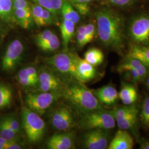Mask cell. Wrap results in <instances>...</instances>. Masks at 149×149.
<instances>
[{"label": "cell", "mask_w": 149, "mask_h": 149, "mask_svg": "<svg viewBox=\"0 0 149 149\" xmlns=\"http://www.w3.org/2000/svg\"><path fill=\"white\" fill-rule=\"evenodd\" d=\"M97 32L102 42L117 51L122 49L124 42L123 23L120 17L108 10L96 13Z\"/></svg>", "instance_id": "1"}, {"label": "cell", "mask_w": 149, "mask_h": 149, "mask_svg": "<svg viewBox=\"0 0 149 149\" xmlns=\"http://www.w3.org/2000/svg\"><path fill=\"white\" fill-rule=\"evenodd\" d=\"M62 96L83 114L102 109L101 104L93 92L82 82H73L64 86Z\"/></svg>", "instance_id": "2"}, {"label": "cell", "mask_w": 149, "mask_h": 149, "mask_svg": "<svg viewBox=\"0 0 149 149\" xmlns=\"http://www.w3.org/2000/svg\"><path fill=\"white\" fill-rule=\"evenodd\" d=\"M22 126L24 130L28 140L31 143H37L43 138L45 124L37 113L27 107L22 109Z\"/></svg>", "instance_id": "3"}, {"label": "cell", "mask_w": 149, "mask_h": 149, "mask_svg": "<svg viewBox=\"0 0 149 149\" xmlns=\"http://www.w3.org/2000/svg\"><path fill=\"white\" fill-rule=\"evenodd\" d=\"M116 121L111 112L102 109L83 114L80 120V125L84 129H100L109 130L115 127Z\"/></svg>", "instance_id": "4"}, {"label": "cell", "mask_w": 149, "mask_h": 149, "mask_svg": "<svg viewBox=\"0 0 149 149\" xmlns=\"http://www.w3.org/2000/svg\"><path fill=\"white\" fill-rule=\"evenodd\" d=\"M60 97H62V92L28 93L26 97L25 102L28 108L40 116L44 114Z\"/></svg>", "instance_id": "5"}, {"label": "cell", "mask_w": 149, "mask_h": 149, "mask_svg": "<svg viewBox=\"0 0 149 149\" xmlns=\"http://www.w3.org/2000/svg\"><path fill=\"white\" fill-rule=\"evenodd\" d=\"M79 56L74 54L65 52L55 54L45 59L46 63L63 74L76 78V66Z\"/></svg>", "instance_id": "6"}, {"label": "cell", "mask_w": 149, "mask_h": 149, "mask_svg": "<svg viewBox=\"0 0 149 149\" xmlns=\"http://www.w3.org/2000/svg\"><path fill=\"white\" fill-rule=\"evenodd\" d=\"M24 46L21 40L15 39L9 44L1 62L2 70L11 73L16 69L23 58Z\"/></svg>", "instance_id": "7"}, {"label": "cell", "mask_w": 149, "mask_h": 149, "mask_svg": "<svg viewBox=\"0 0 149 149\" xmlns=\"http://www.w3.org/2000/svg\"><path fill=\"white\" fill-rule=\"evenodd\" d=\"M49 118L52 127L61 132L69 130L75 124L73 111L67 105H61L54 108L50 113Z\"/></svg>", "instance_id": "8"}, {"label": "cell", "mask_w": 149, "mask_h": 149, "mask_svg": "<svg viewBox=\"0 0 149 149\" xmlns=\"http://www.w3.org/2000/svg\"><path fill=\"white\" fill-rule=\"evenodd\" d=\"M106 130L100 129L89 130L82 139L84 147L88 149H106L109 139Z\"/></svg>", "instance_id": "9"}, {"label": "cell", "mask_w": 149, "mask_h": 149, "mask_svg": "<svg viewBox=\"0 0 149 149\" xmlns=\"http://www.w3.org/2000/svg\"><path fill=\"white\" fill-rule=\"evenodd\" d=\"M130 34L134 41L146 43L149 40V16H139L132 22L130 27Z\"/></svg>", "instance_id": "10"}, {"label": "cell", "mask_w": 149, "mask_h": 149, "mask_svg": "<svg viewBox=\"0 0 149 149\" xmlns=\"http://www.w3.org/2000/svg\"><path fill=\"white\" fill-rule=\"evenodd\" d=\"M38 85L40 92H62L65 86L52 72L45 69L39 72Z\"/></svg>", "instance_id": "11"}, {"label": "cell", "mask_w": 149, "mask_h": 149, "mask_svg": "<svg viewBox=\"0 0 149 149\" xmlns=\"http://www.w3.org/2000/svg\"><path fill=\"white\" fill-rule=\"evenodd\" d=\"M74 137L72 133L55 134L52 135L47 142L49 149H71L74 147Z\"/></svg>", "instance_id": "12"}, {"label": "cell", "mask_w": 149, "mask_h": 149, "mask_svg": "<svg viewBox=\"0 0 149 149\" xmlns=\"http://www.w3.org/2000/svg\"><path fill=\"white\" fill-rule=\"evenodd\" d=\"M134 140L126 130H118L114 137L109 144V149H132L134 146Z\"/></svg>", "instance_id": "13"}, {"label": "cell", "mask_w": 149, "mask_h": 149, "mask_svg": "<svg viewBox=\"0 0 149 149\" xmlns=\"http://www.w3.org/2000/svg\"><path fill=\"white\" fill-rule=\"evenodd\" d=\"M94 67L85 59H81L79 57L76 66L75 79L82 83L92 80L95 78L96 74V70Z\"/></svg>", "instance_id": "14"}, {"label": "cell", "mask_w": 149, "mask_h": 149, "mask_svg": "<svg viewBox=\"0 0 149 149\" xmlns=\"http://www.w3.org/2000/svg\"><path fill=\"white\" fill-rule=\"evenodd\" d=\"M93 92L101 103L107 105L114 104L119 98L117 89L113 86H104Z\"/></svg>", "instance_id": "15"}, {"label": "cell", "mask_w": 149, "mask_h": 149, "mask_svg": "<svg viewBox=\"0 0 149 149\" xmlns=\"http://www.w3.org/2000/svg\"><path fill=\"white\" fill-rule=\"evenodd\" d=\"M74 26L75 23L73 22L65 19H63L60 24V28L63 39V47L65 51L68 50L69 44L74 34Z\"/></svg>", "instance_id": "16"}, {"label": "cell", "mask_w": 149, "mask_h": 149, "mask_svg": "<svg viewBox=\"0 0 149 149\" xmlns=\"http://www.w3.org/2000/svg\"><path fill=\"white\" fill-rule=\"evenodd\" d=\"M119 98L125 105L134 104L138 98V93L136 88L133 86L124 84L120 92L118 93Z\"/></svg>", "instance_id": "17"}, {"label": "cell", "mask_w": 149, "mask_h": 149, "mask_svg": "<svg viewBox=\"0 0 149 149\" xmlns=\"http://www.w3.org/2000/svg\"><path fill=\"white\" fill-rule=\"evenodd\" d=\"M15 21L24 29H28L32 26L33 21L32 12L22 8L13 9Z\"/></svg>", "instance_id": "18"}, {"label": "cell", "mask_w": 149, "mask_h": 149, "mask_svg": "<svg viewBox=\"0 0 149 149\" xmlns=\"http://www.w3.org/2000/svg\"><path fill=\"white\" fill-rule=\"evenodd\" d=\"M127 56L138 59L149 66V47L135 45L130 49Z\"/></svg>", "instance_id": "19"}, {"label": "cell", "mask_w": 149, "mask_h": 149, "mask_svg": "<svg viewBox=\"0 0 149 149\" xmlns=\"http://www.w3.org/2000/svg\"><path fill=\"white\" fill-rule=\"evenodd\" d=\"M13 100V90L7 84L0 83V110L11 106Z\"/></svg>", "instance_id": "20"}, {"label": "cell", "mask_w": 149, "mask_h": 149, "mask_svg": "<svg viewBox=\"0 0 149 149\" xmlns=\"http://www.w3.org/2000/svg\"><path fill=\"white\" fill-rule=\"evenodd\" d=\"M60 11L65 19L73 22L75 24L80 21V15L79 13L74 10L69 1L64 0Z\"/></svg>", "instance_id": "21"}, {"label": "cell", "mask_w": 149, "mask_h": 149, "mask_svg": "<svg viewBox=\"0 0 149 149\" xmlns=\"http://www.w3.org/2000/svg\"><path fill=\"white\" fill-rule=\"evenodd\" d=\"M84 59L92 66H96L103 63L104 54L98 48H91L85 54Z\"/></svg>", "instance_id": "22"}, {"label": "cell", "mask_w": 149, "mask_h": 149, "mask_svg": "<svg viewBox=\"0 0 149 149\" xmlns=\"http://www.w3.org/2000/svg\"><path fill=\"white\" fill-rule=\"evenodd\" d=\"M0 18L6 21H15L12 0H0Z\"/></svg>", "instance_id": "23"}, {"label": "cell", "mask_w": 149, "mask_h": 149, "mask_svg": "<svg viewBox=\"0 0 149 149\" xmlns=\"http://www.w3.org/2000/svg\"><path fill=\"white\" fill-rule=\"evenodd\" d=\"M36 3L51 12L53 15L61 10L64 0H33Z\"/></svg>", "instance_id": "24"}, {"label": "cell", "mask_w": 149, "mask_h": 149, "mask_svg": "<svg viewBox=\"0 0 149 149\" xmlns=\"http://www.w3.org/2000/svg\"><path fill=\"white\" fill-rule=\"evenodd\" d=\"M138 113V109H136L122 119L117 121L116 123L118 127L120 129L126 130L134 129L137 122Z\"/></svg>", "instance_id": "25"}, {"label": "cell", "mask_w": 149, "mask_h": 149, "mask_svg": "<svg viewBox=\"0 0 149 149\" xmlns=\"http://www.w3.org/2000/svg\"><path fill=\"white\" fill-rule=\"evenodd\" d=\"M138 109L137 107L135 104L125 105L124 106L119 107L113 109L111 111L113 116L115 118L116 121L121 120L124 118L127 117L129 114L135 111V110Z\"/></svg>", "instance_id": "26"}, {"label": "cell", "mask_w": 149, "mask_h": 149, "mask_svg": "<svg viewBox=\"0 0 149 149\" xmlns=\"http://www.w3.org/2000/svg\"><path fill=\"white\" fill-rule=\"evenodd\" d=\"M16 79L18 83L23 87H31L38 85L37 81L32 79L28 74L26 68L20 70L16 76Z\"/></svg>", "instance_id": "27"}, {"label": "cell", "mask_w": 149, "mask_h": 149, "mask_svg": "<svg viewBox=\"0 0 149 149\" xmlns=\"http://www.w3.org/2000/svg\"><path fill=\"white\" fill-rule=\"evenodd\" d=\"M20 134L18 133L0 120V137L8 141L19 140Z\"/></svg>", "instance_id": "28"}, {"label": "cell", "mask_w": 149, "mask_h": 149, "mask_svg": "<svg viewBox=\"0 0 149 149\" xmlns=\"http://www.w3.org/2000/svg\"><path fill=\"white\" fill-rule=\"evenodd\" d=\"M1 120H2L7 125H8L10 128H11L17 133H21L22 127L21 123L15 115H6L2 118Z\"/></svg>", "instance_id": "29"}, {"label": "cell", "mask_w": 149, "mask_h": 149, "mask_svg": "<svg viewBox=\"0 0 149 149\" xmlns=\"http://www.w3.org/2000/svg\"><path fill=\"white\" fill-rule=\"evenodd\" d=\"M140 118L144 128L149 130V97H146L143 101Z\"/></svg>", "instance_id": "30"}, {"label": "cell", "mask_w": 149, "mask_h": 149, "mask_svg": "<svg viewBox=\"0 0 149 149\" xmlns=\"http://www.w3.org/2000/svg\"><path fill=\"white\" fill-rule=\"evenodd\" d=\"M60 42L58 36L54 33L52 38L46 43L39 47L45 52H54L56 50L60 47Z\"/></svg>", "instance_id": "31"}, {"label": "cell", "mask_w": 149, "mask_h": 149, "mask_svg": "<svg viewBox=\"0 0 149 149\" xmlns=\"http://www.w3.org/2000/svg\"><path fill=\"white\" fill-rule=\"evenodd\" d=\"M43 10V7L37 3L32 5L31 7L33 19L38 26H42Z\"/></svg>", "instance_id": "32"}, {"label": "cell", "mask_w": 149, "mask_h": 149, "mask_svg": "<svg viewBox=\"0 0 149 149\" xmlns=\"http://www.w3.org/2000/svg\"><path fill=\"white\" fill-rule=\"evenodd\" d=\"M76 38L77 43L81 47L85 46L87 43L91 42L87 34L85 25L81 26L79 28L77 33Z\"/></svg>", "instance_id": "33"}, {"label": "cell", "mask_w": 149, "mask_h": 149, "mask_svg": "<svg viewBox=\"0 0 149 149\" xmlns=\"http://www.w3.org/2000/svg\"><path fill=\"white\" fill-rule=\"evenodd\" d=\"M54 33L50 30L47 29L43 32L40 33L36 37V43L39 47L41 45L46 43L52 38L53 35Z\"/></svg>", "instance_id": "34"}, {"label": "cell", "mask_w": 149, "mask_h": 149, "mask_svg": "<svg viewBox=\"0 0 149 149\" xmlns=\"http://www.w3.org/2000/svg\"><path fill=\"white\" fill-rule=\"evenodd\" d=\"M19 143V140L8 141L0 137V149H22V145Z\"/></svg>", "instance_id": "35"}, {"label": "cell", "mask_w": 149, "mask_h": 149, "mask_svg": "<svg viewBox=\"0 0 149 149\" xmlns=\"http://www.w3.org/2000/svg\"><path fill=\"white\" fill-rule=\"evenodd\" d=\"M53 14L48 10L44 8L42 17V26L51 24L53 23Z\"/></svg>", "instance_id": "36"}, {"label": "cell", "mask_w": 149, "mask_h": 149, "mask_svg": "<svg viewBox=\"0 0 149 149\" xmlns=\"http://www.w3.org/2000/svg\"><path fill=\"white\" fill-rule=\"evenodd\" d=\"M12 3L13 9L22 8L31 11V7L27 0H12Z\"/></svg>", "instance_id": "37"}, {"label": "cell", "mask_w": 149, "mask_h": 149, "mask_svg": "<svg viewBox=\"0 0 149 149\" xmlns=\"http://www.w3.org/2000/svg\"><path fill=\"white\" fill-rule=\"evenodd\" d=\"M85 27L87 34L89 38V39H90L91 41H92L95 35V32H96L95 26L94 24L90 23L85 25Z\"/></svg>", "instance_id": "38"}, {"label": "cell", "mask_w": 149, "mask_h": 149, "mask_svg": "<svg viewBox=\"0 0 149 149\" xmlns=\"http://www.w3.org/2000/svg\"><path fill=\"white\" fill-rule=\"evenodd\" d=\"M132 0H110V2L115 5L123 6L129 4Z\"/></svg>", "instance_id": "39"}, {"label": "cell", "mask_w": 149, "mask_h": 149, "mask_svg": "<svg viewBox=\"0 0 149 149\" xmlns=\"http://www.w3.org/2000/svg\"><path fill=\"white\" fill-rule=\"evenodd\" d=\"M140 148L141 149H149V140L141 141L140 143Z\"/></svg>", "instance_id": "40"}, {"label": "cell", "mask_w": 149, "mask_h": 149, "mask_svg": "<svg viewBox=\"0 0 149 149\" xmlns=\"http://www.w3.org/2000/svg\"><path fill=\"white\" fill-rule=\"evenodd\" d=\"M146 85H147V86H148V87L149 89V76L148 77L147 80H146Z\"/></svg>", "instance_id": "41"}, {"label": "cell", "mask_w": 149, "mask_h": 149, "mask_svg": "<svg viewBox=\"0 0 149 149\" xmlns=\"http://www.w3.org/2000/svg\"><path fill=\"white\" fill-rule=\"evenodd\" d=\"M91 0H85L86 2H87V3H88L90 2H91Z\"/></svg>", "instance_id": "42"}]
</instances>
